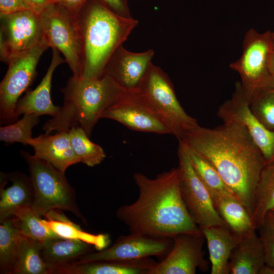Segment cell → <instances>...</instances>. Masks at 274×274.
Masks as SVG:
<instances>
[{
    "mask_svg": "<svg viewBox=\"0 0 274 274\" xmlns=\"http://www.w3.org/2000/svg\"><path fill=\"white\" fill-rule=\"evenodd\" d=\"M179 142L215 167L253 217L255 191L265 162L247 129L236 122L223 123L213 128L198 125Z\"/></svg>",
    "mask_w": 274,
    "mask_h": 274,
    "instance_id": "6da1fadb",
    "label": "cell"
},
{
    "mask_svg": "<svg viewBox=\"0 0 274 274\" xmlns=\"http://www.w3.org/2000/svg\"><path fill=\"white\" fill-rule=\"evenodd\" d=\"M133 179L139 189L137 199L120 206L116 212L129 233L172 238L179 233L201 230L181 196L178 167L153 179L135 173Z\"/></svg>",
    "mask_w": 274,
    "mask_h": 274,
    "instance_id": "7a4b0ae2",
    "label": "cell"
},
{
    "mask_svg": "<svg viewBox=\"0 0 274 274\" xmlns=\"http://www.w3.org/2000/svg\"><path fill=\"white\" fill-rule=\"evenodd\" d=\"M76 17L82 46V77L100 78L139 21L116 13L99 0H88Z\"/></svg>",
    "mask_w": 274,
    "mask_h": 274,
    "instance_id": "3957f363",
    "label": "cell"
},
{
    "mask_svg": "<svg viewBox=\"0 0 274 274\" xmlns=\"http://www.w3.org/2000/svg\"><path fill=\"white\" fill-rule=\"evenodd\" d=\"M60 90L64 104L58 113L44 125L45 134L79 126L90 137L104 112L126 92L106 75L92 78L72 77Z\"/></svg>",
    "mask_w": 274,
    "mask_h": 274,
    "instance_id": "277c9868",
    "label": "cell"
},
{
    "mask_svg": "<svg viewBox=\"0 0 274 274\" xmlns=\"http://www.w3.org/2000/svg\"><path fill=\"white\" fill-rule=\"evenodd\" d=\"M136 91L178 141L198 125L181 106L168 75L152 62Z\"/></svg>",
    "mask_w": 274,
    "mask_h": 274,
    "instance_id": "5b68a950",
    "label": "cell"
},
{
    "mask_svg": "<svg viewBox=\"0 0 274 274\" xmlns=\"http://www.w3.org/2000/svg\"><path fill=\"white\" fill-rule=\"evenodd\" d=\"M21 154L28 165L35 190L33 211L41 216L51 210L66 211L86 224L77 203L75 190L69 184L64 173L26 151H21Z\"/></svg>",
    "mask_w": 274,
    "mask_h": 274,
    "instance_id": "8992f818",
    "label": "cell"
},
{
    "mask_svg": "<svg viewBox=\"0 0 274 274\" xmlns=\"http://www.w3.org/2000/svg\"><path fill=\"white\" fill-rule=\"evenodd\" d=\"M270 35V31L260 33L250 29L244 38L242 56L230 64L240 75L242 92L249 105L262 92L272 89L274 77L269 70L272 51Z\"/></svg>",
    "mask_w": 274,
    "mask_h": 274,
    "instance_id": "52a82bcc",
    "label": "cell"
},
{
    "mask_svg": "<svg viewBox=\"0 0 274 274\" xmlns=\"http://www.w3.org/2000/svg\"><path fill=\"white\" fill-rule=\"evenodd\" d=\"M49 47L44 39L32 48L12 57L9 61L7 72L0 84L1 123L7 125L16 121L14 117L16 104L32 84L40 58Z\"/></svg>",
    "mask_w": 274,
    "mask_h": 274,
    "instance_id": "ba28073f",
    "label": "cell"
},
{
    "mask_svg": "<svg viewBox=\"0 0 274 274\" xmlns=\"http://www.w3.org/2000/svg\"><path fill=\"white\" fill-rule=\"evenodd\" d=\"M41 16L44 37L49 47L64 56L73 78H81L82 52L76 16L56 3L49 6Z\"/></svg>",
    "mask_w": 274,
    "mask_h": 274,
    "instance_id": "9c48e42d",
    "label": "cell"
},
{
    "mask_svg": "<svg viewBox=\"0 0 274 274\" xmlns=\"http://www.w3.org/2000/svg\"><path fill=\"white\" fill-rule=\"evenodd\" d=\"M177 155L180 189L183 201L198 226L228 227L216 210L209 191L196 174L186 146L179 142Z\"/></svg>",
    "mask_w": 274,
    "mask_h": 274,
    "instance_id": "30bf717a",
    "label": "cell"
},
{
    "mask_svg": "<svg viewBox=\"0 0 274 274\" xmlns=\"http://www.w3.org/2000/svg\"><path fill=\"white\" fill-rule=\"evenodd\" d=\"M44 40L41 16L30 11L1 15V60L8 64L13 56Z\"/></svg>",
    "mask_w": 274,
    "mask_h": 274,
    "instance_id": "8fae6325",
    "label": "cell"
},
{
    "mask_svg": "<svg viewBox=\"0 0 274 274\" xmlns=\"http://www.w3.org/2000/svg\"><path fill=\"white\" fill-rule=\"evenodd\" d=\"M173 245V238L129 233L128 235L118 236L111 247L85 254L74 262L131 260L151 256L164 258Z\"/></svg>",
    "mask_w": 274,
    "mask_h": 274,
    "instance_id": "7c38bea8",
    "label": "cell"
},
{
    "mask_svg": "<svg viewBox=\"0 0 274 274\" xmlns=\"http://www.w3.org/2000/svg\"><path fill=\"white\" fill-rule=\"evenodd\" d=\"M172 238L170 251L149 274H195L197 268L208 270L202 251L206 238L201 230L179 233Z\"/></svg>",
    "mask_w": 274,
    "mask_h": 274,
    "instance_id": "4fadbf2b",
    "label": "cell"
},
{
    "mask_svg": "<svg viewBox=\"0 0 274 274\" xmlns=\"http://www.w3.org/2000/svg\"><path fill=\"white\" fill-rule=\"evenodd\" d=\"M217 116L223 123L243 125L260 150L265 164L274 160V132L266 128L254 116L242 92L241 82L235 84L230 99L218 109Z\"/></svg>",
    "mask_w": 274,
    "mask_h": 274,
    "instance_id": "5bb4252c",
    "label": "cell"
},
{
    "mask_svg": "<svg viewBox=\"0 0 274 274\" xmlns=\"http://www.w3.org/2000/svg\"><path fill=\"white\" fill-rule=\"evenodd\" d=\"M101 117L115 120L132 130L170 134L137 91L125 92L104 112Z\"/></svg>",
    "mask_w": 274,
    "mask_h": 274,
    "instance_id": "9a60e30c",
    "label": "cell"
},
{
    "mask_svg": "<svg viewBox=\"0 0 274 274\" xmlns=\"http://www.w3.org/2000/svg\"><path fill=\"white\" fill-rule=\"evenodd\" d=\"M154 55L152 49L133 52L122 45L112 56L104 75L110 76L126 91H136Z\"/></svg>",
    "mask_w": 274,
    "mask_h": 274,
    "instance_id": "2e32d148",
    "label": "cell"
},
{
    "mask_svg": "<svg viewBox=\"0 0 274 274\" xmlns=\"http://www.w3.org/2000/svg\"><path fill=\"white\" fill-rule=\"evenodd\" d=\"M52 49V57L47 71L39 85L33 90L27 91L18 100L14 110V117L23 114H35L39 116L48 115L54 117L60 107L54 105L51 97V82L53 73L56 67L66 62L55 48Z\"/></svg>",
    "mask_w": 274,
    "mask_h": 274,
    "instance_id": "e0dca14e",
    "label": "cell"
},
{
    "mask_svg": "<svg viewBox=\"0 0 274 274\" xmlns=\"http://www.w3.org/2000/svg\"><path fill=\"white\" fill-rule=\"evenodd\" d=\"M28 143L33 149V157L64 173L70 166L80 162L72 147L68 130L57 132L55 135L41 134L30 139Z\"/></svg>",
    "mask_w": 274,
    "mask_h": 274,
    "instance_id": "ac0fdd59",
    "label": "cell"
},
{
    "mask_svg": "<svg viewBox=\"0 0 274 274\" xmlns=\"http://www.w3.org/2000/svg\"><path fill=\"white\" fill-rule=\"evenodd\" d=\"M157 263L151 257L83 263L73 262L55 269L54 274H149Z\"/></svg>",
    "mask_w": 274,
    "mask_h": 274,
    "instance_id": "d6986e66",
    "label": "cell"
},
{
    "mask_svg": "<svg viewBox=\"0 0 274 274\" xmlns=\"http://www.w3.org/2000/svg\"><path fill=\"white\" fill-rule=\"evenodd\" d=\"M200 229L207 242L211 263V273H230L231 255L241 237L229 228L222 226Z\"/></svg>",
    "mask_w": 274,
    "mask_h": 274,
    "instance_id": "ffe728a7",
    "label": "cell"
},
{
    "mask_svg": "<svg viewBox=\"0 0 274 274\" xmlns=\"http://www.w3.org/2000/svg\"><path fill=\"white\" fill-rule=\"evenodd\" d=\"M265 264L260 237L254 230L241 237L230 259V274H259Z\"/></svg>",
    "mask_w": 274,
    "mask_h": 274,
    "instance_id": "44dd1931",
    "label": "cell"
},
{
    "mask_svg": "<svg viewBox=\"0 0 274 274\" xmlns=\"http://www.w3.org/2000/svg\"><path fill=\"white\" fill-rule=\"evenodd\" d=\"M94 246L80 240L62 237L41 243V256L52 274L58 267L72 263L82 256L93 252Z\"/></svg>",
    "mask_w": 274,
    "mask_h": 274,
    "instance_id": "7402d4cb",
    "label": "cell"
},
{
    "mask_svg": "<svg viewBox=\"0 0 274 274\" xmlns=\"http://www.w3.org/2000/svg\"><path fill=\"white\" fill-rule=\"evenodd\" d=\"M209 192L216 210L232 232L242 237L257 229L252 216L235 196Z\"/></svg>",
    "mask_w": 274,
    "mask_h": 274,
    "instance_id": "603a6c76",
    "label": "cell"
},
{
    "mask_svg": "<svg viewBox=\"0 0 274 274\" xmlns=\"http://www.w3.org/2000/svg\"><path fill=\"white\" fill-rule=\"evenodd\" d=\"M12 185L6 189L0 185V221L10 216L15 209L32 205L35 190L30 177L16 172L5 174Z\"/></svg>",
    "mask_w": 274,
    "mask_h": 274,
    "instance_id": "cb8c5ba5",
    "label": "cell"
},
{
    "mask_svg": "<svg viewBox=\"0 0 274 274\" xmlns=\"http://www.w3.org/2000/svg\"><path fill=\"white\" fill-rule=\"evenodd\" d=\"M43 223L59 236L78 239L93 245L97 251L107 247L109 243V236L94 235L83 231L80 227L71 221L60 210H51L43 215Z\"/></svg>",
    "mask_w": 274,
    "mask_h": 274,
    "instance_id": "d4e9b609",
    "label": "cell"
},
{
    "mask_svg": "<svg viewBox=\"0 0 274 274\" xmlns=\"http://www.w3.org/2000/svg\"><path fill=\"white\" fill-rule=\"evenodd\" d=\"M0 222V273L12 274L23 235L16 217L10 216Z\"/></svg>",
    "mask_w": 274,
    "mask_h": 274,
    "instance_id": "484cf974",
    "label": "cell"
},
{
    "mask_svg": "<svg viewBox=\"0 0 274 274\" xmlns=\"http://www.w3.org/2000/svg\"><path fill=\"white\" fill-rule=\"evenodd\" d=\"M274 208V160L262 168L255 195L253 218L256 229Z\"/></svg>",
    "mask_w": 274,
    "mask_h": 274,
    "instance_id": "4316f807",
    "label": "cell"
},
{
    "mask_svg": "<svg viewBox=\"0 0 274 274\" xmlns=\"http://www.w3.org/2000/svg\"><path fill=\"white\" fill-rule=\"evenodd\" d=\"M41 243L23 235L12 274H52L41 254Z\"/></svg>",
    "mask_w": 274,
    "mask_h": 274,
    "instance_id": "83f0119b",
    "label": "cell"
},
{
    "mask_svg": "<svg viewBox=\"0 0 274 274\" xmlns=\"http://www.w3.org/2000/svg\"><path fill=\"white\" fill-rule=\"evenodd\" d=\"M10 216L17 218L20 231L25 236L41 243L50 238L61 237L43 223L41 216L35 213L31 206L17 208L12 212Z\"/></svg>",
    "mask_w": 274,
    "mask_h": 274,
    "instance_id": "f1b7e54d",
    "label": "cell"
},
{
    "mask_svg": "<svg viewBox=\"0 0 274 274\" xmlns=\"http://www.w3.org/2000/svg\"><path fill=\"white\" fill-rule=\"evenodd\" d=\"M73 149L80 162L93 167L100 163L106 158L103 149L89 140L85 131L79 126L68 130Z\"/></svg>",
    "mask_w": 274,
    "mask_h": 274,
    "instance_id": "f546056e",
    "label": "cell"
},
{
    "mask_svg": "<svg viewBox=\"0 0 274 274\" xmlns=\"http://www.w3.org/2000/svg\"><path fill=\"white\" fill-rule=\"evenodd\" d=\"M187 149L191 164L196 174L209 191L234 196L215 167L206 158L192 150L188 148Z\"/></svg>",
    "mask_w": 274,
    "mask_h": 274,
    "instance_id": "4dcf8cb0",
    "label": "cell"
},
{
    "mask_svg": "<svg viewBox=\"0 0 274 274\" xmlns=\"http://www.w3.org/2000/svg\"><path fill=\"white\" fill-rule=\"evenodd\" d=\"M39 116L27 114L14 123L0 127V140L7 143H20L28 145L32 129L40 122Z\"/></svg>",
    "mask_w": 274,
    "mask_h": 274,
    "instance_id": "1f68e13d",
    "label": "cell"
},
{
    "mask_svg": "<svg viewBox=\"0 0 274 274\" xmlns=\"http://www.w3.org/2000/svg\"><path fill=\"white\" fill-rule=\"evenodd\" d=\"M251 112L266 128L274 132V91L260 93L250 105Z\"/></svg>",
    "mask_w": 274,
    "mask_h": 274,
    "instance_id": "d6a6232c",
    "label": "cell"
},
{
    "mask_svg": "<svg viewBox=\"0 0 274 274\" xmlns=\"http://www.w3.org/2000/svg\"><path fill=\"white\" fill-rule=\"evenodd\" d=\"M257 229L263 246L265 264L274 269V223L265 218Z\"/></svg>",
    "mask_w": 274,
    "mask_h": 274,
    "instance_id": "836d02e7",
    "label": "cell"
},
{
    "mask_svg": "<svg viewBox=\"0 0 274 274\" xmlns=\"http://www.w3.org/2000/svg\"><path fill=\"white\" fill-rule=\"evenodd\" d=\"M30 11L24 0H0L1 15Z\"/></svg>",
    "mask_w": 274,
    "mask_h": 274,
    "instance_id": "e575fe53",
    "label": "cell"
},
{
    "mask_svg": "<svg viewBox=\"0 0 274 274\" xmlns=\"http://www.w3.org/2000/svg\"><path fill=\"white\" fill-rule=\"evenodd\" d=\"M116 13L125 17H132L128 0H99Z\"/></svg>",
    "mask_w": 274,
    "mask_h": 274,
    "instance_id": "d590c367",
    "label": "cell"
},
{
    "mask_svg": "<svg viewBox=\"0 0 274 274\" xmlns=\"http://www.w3.org/2000/svg\"><path fill=\"white\" fill-rule=\"evenodd\" d=\"M55 2L71 14L76 16L88 0H54Z\"/></svg>",
    "mask_w": 274,
    "mask_h": 274,
    "instance_id": "8d00e7d4",
    "label": "cell"
},
{
    "mask_svg": "<svg viewBox=\"0 0 274 274\" xmlns=\"http://www.w3.org/2000/svg\"><path fill=\"white\" fill-rule=\"evenodd\" d=\"M30 11L41 15L46 9L51 4L55 3L54 0H24Z\"/></svg>",
    "mask_w": 274,
    "mask_h": 274,
    "instance_id": "74e56055",
    "label": "cell"
},
{
    "mask_svg": "<svg viewBox=\"0 0 274 274\" xmlns=\"http://www.w3.org/2000/svg\"><path fill=\"white\" fill-rule=\"evenodd\" d=\"M259 274H274V269L265 264L260 269Z\"/></svg>",
    "mask_w": 274,
    "mask_h": 274,
    "instance_id": "f35d334b",
    "label": "cell"
},
{
    "mask_svg": "<svg viewBox=\"0 0 274 274\" xmlns=\"http://www.w3.org/2000/svg\"><path fill=\"white\" fill-rule=\"evenodd\" d=\"M269 70L271 75L274 77V51L273 50L269 59Z\"/></svg>",
    "mask_w": 274,
    "mask_h": 274,
    "instance_id": "ab89813d",
    "label": "cell"
},
{
    "mask_svg": "<svg viewBox=\"0 0 274 274\" xmlns=\"http://www.w3.org/2000/svg\"><path fill=\"white\" fill-rule=\"evenodd\" d=\"M265 218L274 223V208L267 214Z\"/></svg>",
    "mask_w": 274,
    "mask_h": 274,
    "instance_id": "60d3db41",
    "label": "cell"
},
{
    "mask_svg": "<svg viewBox=\"0 0 274 274\" xmlns=\"http://www.w3.org/2000/svg\"><path fill=\"white\" fill-rule=\"evenodd\" d=\"M271 41L272 47V50L274 51V32H271Z\"/></svg>",
    "mask_w": 274,
    "mask_h": 274,
    "instance_id": "b9f144b4",
    "label": "cell"
},
{
    "mask_svg": "<svg viewBox=\"0 0 274 274\" xmlns=\"http://www.w3.org/2000/svg\"><path fill=\"white\" fill-rule=\"evenodd\" d=\"M272 89L274 91V80H273V83H272Z\"/></svg>",
    "mask_w": 274,
    "mask_h": 274,
    "instance_id": "7bdbcfd3",
    "label": "cell"
}]
</instances>
